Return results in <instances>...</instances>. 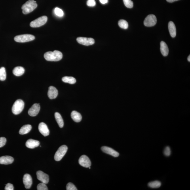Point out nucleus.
<instances>
[{
    "label": "nucleus",
    "instance_id": "nucleus-37",
    "mask_svg": "<svg viewBox=\"0 0 190 190\" xmlns=\"http://www.w3.org/2000/svg\"><path fill=\"white\" fill-rule=\"evenodd\" d=\"M177 1H179V0H166V1L169 2V3H173V2Z\"/></svg>",
    "mask_w": 190,
    "mask_h": 190
},
{
    "label": "nucleus",
    "instance_id": "nucleus-24",
    "mask_svg": "<svg viewBox=\"0 0 190 190\" xmlns=\"http://www.w3.org/2000/svg\"><path fill=\"white\" fill-rule=\"evenodd\" d=\"M62 81L65 83H68L71 84H74L76 83V80L75 78L71 77H65L62 78Z\"/></svg>",
    "mask_w": 190,
    "mask_h": 190
},
{
    "label": "nucleus",
    "instance_id": "nucleus-19",
    "mask_svg": "<svg viewBox=\"0 0 190 190\" xmlns=\"http://www.w3.org/2000/svg\"><path fill=\"white\" fill-rule=\"evenodd\" d=\"M160 50L163 55L166 56L169 53L168 46L165 42L161 41L160 43Z\"/></svg>",
    "mask_w": 190,
    "mask_h": 190
},
{
    "label": "nucleus",
    "instance_id": "nucleus-11",
    "mask_svg": "<svg viewBox=\"0 0 190 190\" xmlns=\"http://www.w3.org/2000/svg\"><path fill=\"white\" fill-rule=\"evenodd\" d=\"M40 109V104L39 103H34L29 109L28 111L29 115L32 117H35L39 113Z\"/></svg>",
    "mask_w": 190,
    "mask_h": 190
},
{
    "label": "nucleus",
    "instance_id": "nucleus-20",
    "mask_svg": "<svg viewBox=\"0 0 190 190\" xmlns=\"http://www.w3.org/2000/svg\"><path fill=\"white\" fill-rule=\"evenodd\" d=\"M71 116L72 119L76 122H79L82 120V116L81 114L77 111H74L72 112Z\"/></svg>",
    "mask_w": 190,
    "mask_h": 190
},
{
    "label": "nucleus",
    "instance_id": "nucleus-6",
    "mask_svg": "<svg viewBox=\"0 0 190 190\" xmlns=\"http://www.w3.org/2000/svg\"><path fill=\"white\" fill-rule=\"evenodd\" d=\"M48 20L47 17L46 16H42L36 19L30 23V26L32 27H38L43 26L45 24Z\"/></svg>",
    "mask_w": 190,
    "mask_h": 190
},
{
    "label": "nucleus",
    "instance_id": "nucleus-23",
    "mask_svg": "<svg viewBox=\"0 0 190 190\" xmlns=\"http://www.w3.org/2000/svg\"><path fill=\"white\" fill-rule=\"evenodd\" d=\"M55 117L58 125L60 128H62L64 126V122L60 114L58 112L55 113Z\"/></svg>",
    "mask_w": 190,
    "mask_h": 190
},
{
    "label": "nucleus",
    "instance_id": "nucleus-15",
    "mask_svg": "<svg viewBox=\"0 0 190 190\" xmlns=\"http://www.w3.org/2000/svg\"><path fill=\"white\" fill-rule=\"evenodd\" d=\"M58 92L57 89L52 86H50L49 88L48 95L51 99H55L58 96Z\"/></svg>",
    "mask_w": 190,
    "mask_h": 190
},
{
    "label": "nucleus",
    "instance_id": "nucleus-26",
    "mask_svg": "<svg viewBox=\"0 0 190 190\" xmlns=\"http://www.w3.org/2000/svg\"><path fill=\"white\" fill-rule=\"evenodd\" d=\"M6 77V70L4 67H2L0 68V80L4 81Z\"/></svg>",
    "mask_w": 190,
    "mask_h": 190
},
{
    "label": "nucleus",
    "instance_id": "nucleus-22",
    "mask_svg": "<svg viewBox=\"0 0 190 190\" xmlns=\"http://www.w3.org/2000/svg\"><path fill=\"white\" fill-rule=\"evenodd\" d=\"M31 128L32 126L30 125L23 126L19 131V134L21 135L26 134L30 131Z\"/></svg>",
    "mask_w": 190,
    "mask_h": 190
},
{
    "label": "nucleus",
    "instance_id": "nucleus-21",
    "mask_svg": "<svg viewBox=\"0 0 190 190\" xmlns=\"http://www.w3.org/2000/svg\"><path fill=\"white\" fill-rule=\"evenodd\" d=\"M12 72L14 75L18 77L23 74L25 72V69L22 67L18 66L15 67Z\"/></svg>",
    "mask_w": 190,
    "mask_h": 190
},
{
    "label": "nucleus",
    "instance_id": "nucleus-25",
    "mask_svg": "<svg viewBox=\"0 0 190 190\" xmlns=\"http://www.w3.org/2000/svg\"><path fill=\"white\" fill-rule=\"evenodd\" d=\"M161 185V183L160 181H155L151 182L149 183L148 185L152 188H159Z\"/></svg>",
    "mask_w": 190,
    "mask_h": 190
},
{
    "label": "nucleus",
    "instance_id": "nucleus-4",
    "mask_svg": "<svg viewBox=\"0 0 190 190\" xmlns=\"http://www.w3.org/2000/svg\"><path fill=\"white\" fill-rule=\"evenodd\" d=\"M35 39V37L30 34H24L16 36L14 38V41L20 43H24L33 41Z\"/></svg>",
    "mask_w": 190,
    "mask_h": 190
},
{
    "label": "nucleus",
    "instance_id": "nucleus-28",
    "mask_svg": "<svg viewBox=\"0 0 190 190\" xmlns=\"http://www.w3.org/2000/svg\"><path fill=\"white\" fill-rule=\"evenodd\" d=\"M54 13L58 17H62L64 15V12L63 11L58 8H55Z\"/></svg>",
    "mask_w": 190,
    "mask_h": 190
},
{
    "label": "nucleus",
    "instance_id": "nucleus-14",
    "mask_svg": "<svg viewBox=\"0 0 190 190\" xmlns=\"http://www.w3.org/2000/svg\"><path fill=\"white\" fill-rule=\"evenodd\" d=\"M101 149L104 153L109 154L114 157H117L119 156V153L111 147L104 146L101 147Z\"/></svg>",
    "mask_w": 190,
    "mask_h": 190
},
{
    "label": "nucleus",
    "instance_id": "nucleus-30",
    "mask_svg": "<svg viewBox=\"0 0 190 190\" xmlns=\"http://www.w3.org/2000/svg\"><path fill=\"white\" fill-rule=\"evenodd\" d=\"M125 5L127 8H132L133 7V2L131 0H123Z\"/></svg>",
    "mask_w": 190,
    "mask_h": 190
},
{
    "label": "nucleus",
    "instance_id": "nucleus-34",
    "mask_svg": "<svg viewBox=\"0 0 190 190\" xmlns=\"http://www.w3.org/2000/svg\"><path fill=\"white\" fill-rule=\"evenodd\" d=\"M6 139L5 137H0V147L4 146L6 144Z\"/></svg>",
    "mask_w": 190,
    "mask_h": 190
},
{
    "label": "nucleus",
    "instance_id": "nucleus-8",
    "mask_svg": "<svg viewBox=\"0 0 190 190\" xmlns=\"http://www.w3.org/2000/svg\"><path fill=\"white\" fill-rule=\"evenodd\" d=\"M77 40L78 43L86 46L93 45L95 43L94 39L91 38L79 37L77 38Z\"/></svg>",
    "mask_w": 190,
    "mask_h": 190
},
{
    "label": "nucleus",
    "instance_id": "nucleus-2",
    "mask_svg": "<svg viewBox=\"0 0 190 190\" xmlns=\"http://www.w3.org/2000/svg\"><path fill=\"white\" fill-rule=\"evenodd\" d=\"M37 4L34 0H29L23 4L22 7V12L25 14H29L37 8Z\"/></svg>",
    "mask_w": 190,
    "mask_h": 190
},
{
    "label": "nucleus",
    "instance_id": "nucleus-17",
    "mask_svg": "<svg viewBox=\"0 0 190 190\" xmlns=\"http://www.w3.org/2000/svg\"><path fill=\"white\" fill-rule=\"evenodd\" d=\"M40 144L39 141L30 139H28L26 141L25 145L29 148L33 149L39 146Z\"/></svg>",
    "mask_w": 190,
    "mask_h": 190
},
{
    "label": "nucleus",
    "instance_id": "nucleus-35",
    "mask_svg": "<svg viewBox=\"0 0 190 190\" xmlns=\"http://www.w3.org/2000/svg\"><path fill=\"white\" fill-rule=\"evenodd\" d=\"M5 190H14V186L11 183H8L5 186Z\"/></svg>",
    "mask_w": 190,
    "mask_h": 190
},
{
    "label": "nucleus",
    "instance_id": "nucleus-31",
    "mask_svg": "<svg viewBox=\"0 0 190 190\" xmlns=\"http://www.w3.org/2000/svg\"><path fill=\"white\" fill-rule=\"evenodd\" d=\"M66 189L67 190H77V188L75 185L71 183H69L67 184L66 186Z\"/></svg>",
    "mask_w": 190,
    "mask_h": 190
},
{
    "label": "nucleus",
    "instance_id": "nucleus-27",
    "mask_svg": "<svg viewBox=\"0 0 190 190\" xmlns=\"http://www.w3.org/2000/svg\"><path fill=\"white\" fill-rule=\"evenodd\" d=\"M118 25L120 27L124 29L128 28V23L125 20H121L118 22Z\"/></svg>",
    "mask_w": 190,
    "mask_h": 190
},
{
    "label": "nucleus",
    "instance_id": "nucleus-29",
    "mask_svg": "<svg viewBox=\"0 0 190 190\" xmlns=\"http://www.w3.org/2000/svg\"><path fill=\"white\" fill-rule=\"evenodd\" d=\"M37 189L38 190H48V188L46 184L41 182L37 185Z\"/></svg>",
    "mask_w": 190,
    "mask_h": 190
},
{
    "label": "nucleus",
    "instance_id": "nucleus-32",
    "mask_svg": "<svg viewBox=\"0 0 190 190\" xmlns=\"http://www.w3.org/2000/svg\"><path fill=\"white\" fill-rule=\"evenodd\" d=\"M171 153V151L170 147L168 146L166 147L164 151V155L166 156H169L170 155Z\"/></svg>",
    "mask_w": 190,
    "mask_h": 190
},
{
    "label": "nucleus",
    "instance_id": "nucleus-10",
    "mask_svg": "<svg viewBox=\"0 0 190 190\" xmlns=\"http://www.w3.org/2000/svg\"><path fill=\"white\" fill-rule=\"evenodd\" d=\"M79 162L80 165L85 168L90 167L91 164L89 158L85 155H82L80 157Z\"/></svg>",
    "mask_w": 190,
    "mask_h": 190
},
{
    "label": "nucleus",
    "instance_id": "nucleus-7",
    "mask_svg": "<svg viewBox=\"0 0 190 190\" xmlns=\"http://www.w3.org/2000/svg\"><path fill=\"white\" fill-rule=\"evenodd\" d=\"M157 23V18L154 14H150L145 19L144 24L145 26L151 27L154 26Z\"/></svg>",
    "mask_w": 190,
    "mask_h": 190
},
{
    "label": "nucleus",
    "instance_id": "nucleus-36",
    "mask_svg": "<svg viewBox=\"0 0 190 190\" xmlns=\"http://www.w3.org/2000/svg\"><path fill=\"white\" fill-rule=\"evenodd\" d=\"M99 1H100L101 4H103L107 3H108V0H99Z\"/></svg>",
    "mask_w": 190,
    "mask_h": 190
},
{
    "label": "nucleus",
    "instance_id": "nucleus-33",
    "mask_svg": "<svg viewBox=\"0 0 190 190\" xmlns=\"http://www.w3.org/2000/svg\"><path fill=\"white\" fill-rule=\"evenodd\" d=\"M87 4L90 7H94L96 5V2L95 0H88Z\"/></svg>",
    "mask_w": 190,
    "mask_h": 190
},
{
    "label": "nucleus",
    "instance_id": "nucleus-3",
    "mask_svg": "<svg viewBox=\"0 0 190 190\" xmlns=\"http://www.w3.org/2000/svg\"><path fill=\"white\" fill-rule=\"evenodd\" d=\"M24 103L21 99H18L14 102L12 109V113L17 115L22 112L24 108Z\"/></svg>",
    "mask_w": 190,
    "mask_h": 190
},
{
    "label": "nucleus",
    "instance_id": "nucleus-5",
    "mask_svg": "<svg viewBox=\"0 0 190 190\" xmlns=\"http://www.w3.org/2000/svg\"><path fill=\"white\" fill-rule=\"evenodd\" d=\"M68 147L66 145H63L59 148L54 156V159L56 161H60L66 153Z\"/></svg>",
    "mask_w": 190,
    "mask_h": 190
},
{
    "label": "nucleus",
    "instance_id": "nucleus-1",
    "mask_svg": "<svg viewBox=\"0 0 190 190\" xmlns=\"http://www.w3.org/2000/svg\"><path fill=\"white\" fill-rule=\"evenodd\" d=\"M62 52L58 50L48 52L44 54V58L46 60L50 61H58L62 58Z\"/></svg>",
    "mask_w": 190,
    "mask_h": 190
},
{
    "label": "nucleus",
    "instance_id": "nucleus-9",
    "mask_svg": "<svg viewBox=\"0 0 190 190\" xmlns=\"http://www.w3.org/2000/svg\"><path fill=\"white\" fill-rule=\"evenodd\" d=\"M37 179L41 182L46 184L49 182V176L41 171H38L36 173Z\"/></svg>",
    "mask_w": 190,
    "mask_h": 190
},
{
    "label": "nucleus",
    "instance_id": "nucleus-13",
    "mask_svg": "<svg viewBox=\"0 0 190 190\" xmlns=\"http://www.w3.org/2000/svg\"><path fill=\"white\" fill-rule=\"evenodd\" d=\"M39 130L40 132L44 136H48L49 134V130L48 126L44 122H42L39 124Z\"/></svg>",
    "mask_w": 190,
    "mask_h": 190
},
{
    "label": "nucleus",
    "instance_id": "nucleus-18",
    "mask_svg": "<svg viewBox=\"0 0 190 190\" xmlns=\"http://www.w3.org/2000/svg\"><path fill=\"white\" fill-rule=\"evenodd\" d=\"M168 29L171 36L173 38L175 37L176 35V27L174 23L172 21L169 23Z\"/></svg>",
    "mask_w": 190,
    "mask_h": 190
},
{
    "label": "nucleus",
    "instance_id": "nucleus-12",
    "mask_svg": "<svg viewBox=\"0 0 190 190\" xmlns=\"http://www.w3.org/2000/svg\"><path fill=\"white\" fill-rule=\"evenodd\" d=\"M23 182L26 189H30L33 183L32 178L30 175L25 174L23 178Z\"/></svg>",
    "mask_w": 190,
    "mask_h": 190
},
{
    "label": "nucleus",
    "instance_id": "nucleus-16",
    "mask_svg": "<svg viewBox=\"0 0 190 190\" xmlns=\"http://www.w3.org/2000/svg\"><path fill=\"white\" fill-rule=\"evenodd\" d=\"M14 161V158L11 156H5L0 157V164L8 165L12 163Z\"/></svg>",
    "mask_w": 190,
    "mask_h": 190
},
{
    "label": "nucleus",
    "instance_id": "nucleus-38",
    "mask_svg": "<svg viewBox=\"0 0 190 190\" xmlns=\"http://www.w3.org/2000/svg\"><path fill=\"white\" fill-rule=\"evenodd\" d=\"M188 61H189V62H190V55H189L188 58Z\"/></svg>",
    "mask_w": 190,
    "mask_h": 190
}]
</instances>
